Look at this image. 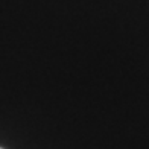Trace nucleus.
Segmentation results:
<instances>
[{
  "label": "nucleus",
  "mask_w": 149,
  "mask_h": 149,
  "mask_svg": "<svg viewBox=\"0 0 149 149\" xmlns=\"http://www.w3.org/2000/svg\"><path fill=\"white\" fill-rule=\"evenodd\" d=\"M0 149H2V148H0Z\"/></svg>",
  "instance_id": "1"
}]
</instances>
